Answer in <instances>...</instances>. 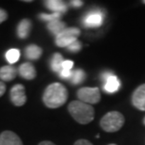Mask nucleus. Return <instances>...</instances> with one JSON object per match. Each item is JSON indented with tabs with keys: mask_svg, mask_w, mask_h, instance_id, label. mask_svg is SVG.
<instances>
[{
	"mask_svg": "<svg viewBox=\"0 0 145 145\" xmlns=\"http://www.w3.org/2000/svg\"><path fill=\"white\" fill-rule=\"evenodd\" d=\"M68 100V91L62 84L52 83L46 87L42 95L43 104L49 108H57Z\"/></svg>",
	"mask_w": 145,
	"mask_h": 145,
	"instance_id": "1",
	"label": "nucleus"
},
{
	"mask_svg": "<svg viewBox=\"0 0 145 145\" xmlns=\"http://www.w3.org/2000/svg\"><path fill=\"white\" fill-rule=\"evenodd\" d=\"M85 78H86L85 72L81 70V69H77V70L72 71L70 81L72 85H79V84H81L85 80Z\"/></svg>",
	"mask_w": 145,
	"mask_h": 145,
	"instance_id": "18",
	"label": "nucleus"
},
{
	"mask_svg": "<svg viewBox=\"0 0 145 145\" xmlns=\"http://www.w3.org/2000/svg\"><path fill=\"white\" fill-rule=\"evenodd\" d=\"M72 117L80 124H87L94 119V109L91 105L81 101H72L68 106Z\"/></svg>",
	"mask_w": 145,
	"mask_h": 145,
	"instance_id": "2",
	"label": "nucleus"
},
{
	"mask_svg": "<svg viewBox=\"0 0 145 145\" xmlns=\"http://www.w3.org/2000/svg\"><path fill=\"white\" fill-rule=\"evenodd\" d=\"M8 14L7 11L5 10H3V8H0V24L5 22L6 20L8 19Z\"/></svg>",
	"mask_w": 145,
	"mask_h": 145,
	"instance_id": "24",
	"label": "nucleus"
},
{
	"mask_svg": "<svg viewBox=\"0 0 145 145\" xmlns=\"http://www.w3.org/2000/svg\"><path fill=\"white\" fill-rule=\"evenodd\" d=\"M74 145H92V143L91 141L87 140H84V138H81V140H78L74 142Z\"/></svg>",
	"mask_w": 145,
	"mask_h": 145,
	"instance_id": "25",
	"label": "nucleus"
},
{
	"mask_svg": "<svg viewBox=\"0 0 145 145\" xmlns=\"http://www.w3.org/2000/svg\"><path fill=\"white\" fill-rule=\"evenodd\" d=\"M144 124H145V119H144Z\"/></svg>",
	"mask_w": 145,
	"mask_h": 145,
	"instance_id": "32",
	"label": "nucleus"
},
{
	"mask_svg": "<svg viewBox=\"0 0 145 145\" xmlns=\"http://www.w3.org/2000/svg\"><path fill=\"white\" fill-rule=\"evenodd\" d=\"M113 74L111 72H103L102 74H101V78H102V80L105 82V81L108 79V78L109 77V76H111Z\"/></svg>",
	"mask_w": 145,
	"mask_h": 145,
	"instance_id": "27",
	"label": "nucleus"
},
{
	"mask_svg": "<svg viewBox=\"0 0 145 145\" xmlns=\"http://www.w3.org/2000/svg\"><path fill=\"white\" fill-rule=\"evenodd\" d=\"M72 71H67V70H61L59 72V77H61L62 79H65V80H67L69 79L70 80V78L72 76Z\"/></svg>",
	"mask_w": 145,
	"mask_h": 145,
	"instance_id": "22",
	"label": "nucleus"
},
{
	"mask_svg": "<svg viewBox=\"0 0 145 145\" xmlns=\"http://www.w3.org/2000/svg\"><path fill=\"white\" fill-rule=\"evenodd\" d=\"M44 6L49 10L57 13H64L68 10V6L63 1L59 0H47L44 2Z\"/></svg>",
	"mask_w": 145,
	"mask_h": 145,
	"instance_id": "12",
	"label": "nucleus"
},
{
	"mask_svg": "<svg viewBox=\"0 0 145 145\" xmlns=\"http://www.w3.org/2000/svg\"><path fill=\"white\" fill-rule=\"evenodd\" d=\"M6 92V85L4 82L0 81V97H2Z\"/></svg>",
	"mask_w": 145,
	"mask_h": 145,
	"instance_id": "28",
	"label": "nucleus"
},
{
	"mask_svg": "<svg viewBox=\"0 0 145 145\" xmlns=\"http://www.w3.org/2000/svg\"><path fill=\"white\" fill-rule=\"evenodd\" d=\"M120 87L121 82L115 74H112L111 76H109L104 84V89L108 93H114L120 89Z\"/></svg>",
	"mask_w": 145,
	"mask_h": 145,
	"instance_id": "14",
	"label": "nucleus"
},
{
	"mask_svg": "<svg viewBox=\"0 0 145 145\" xmlns=\"http://www.w3.org/2000/svg\"><path fill=\"white\" fill-rule=\"evenodd\" d=\"M18 72L20 76L25 80H32L36 77L37 72L34 65L30 62H24L19 66Z\"/></svg>",
	"mask_w": 145,
	"mask_h": 145,
	"instance_id": "10",
	"label": "nucleus"
},
{
	"mask_svg": "<svg viewBox=\"0 0 145 145\" xmlns=\"http://www.w3.org/2000/svg\"><path fill=\"white\" fill-rule=\"evenodd\" d=\"M77 97L81 102L86 103L88 105H93L100 101L101 94L98 88L85 87V88H81L77 91Z\"/></svg>",
	"mask_w": 145,
	"mask_h": 145,
	"instance_id": "5",
	"label": "nucleus"
},
{
	"mask_svg": "<svg viewBox=\"0 0 145 145\" xmlns=\"http://www.w3.org/2000/svg\"><path fill=\"white\" fill-rule=\"evenodd\" d=\"M132 103L135 108L145 111V84L136 89L132 96Z\"/></svg>",
	"mask_w": 145,
	"mask_h": 145,
	"instance_id": "9",
	"label": "nucleus"
},
{
	"mask_svg": "<svg viewBox=\"0 0 145 145\" xmlns=\"http://www.w3.org/2000/svg\"><path fill=\"white\" fill-rule=\"evenodd\" d=\"M124 117L118 111H110L104 116L100 121L101 127L106 132H116L123 127Z\"/></svg>",
	"mask_w": 145,
	"mask_h": 145,
	"instance_id": "3",
	"label": "nucleus"
},
{
	"mask_svg": "<svg viewBox=\"0 0 145 145\" xmlns=\"http://www.w3.org/2000/svg\"><path fill=\"white\" fill-rule=\"evenodd\" d=\"M31 28H32V23L29 19L25 18L22 19L21 21L19 22L18 25H17L16 28V34L18 36L19 39L25 40L29 36Z\"/></svg>",
	"mask_w": 145,
	"mask_h": 145,
	"instance_id": "11",
	"label": "nucleus"
},
{
	"mask_svg": "<svg viewBox=\"0 0 145 145\" xmlns=\"http://www.w3.org/2000/svg\"><path fill=\"white\" fill-rule=\"evenodd\" d=\"M20 51L19 49L17 48H11L10 50H8L6 52V59H7V61L10 63V64H13V63H15L18 61L19 57H20Z\"/></svg>",
	"mask_w": 145,
	"mask_h": 145,
	"instance_id": "19",
	"label": "nucleus"
},
{
	"mask_svg": "<svg viewBox=\"0 0 145 145\" xmlns=\"http://www.w3.org/2000/svg\"><path fill=\"white\" fill-rule=\"evenodd\" d=\"M70 4L72 7H74V8H79L81 6H83V2L80 1V0H72V1L70 2Z\"/></svg>",
	"mask_w": 145,
	"mask_h": 145,
	"instance_id": "26",
	"label": "nucleus"
},
{
	"mask_svg": "<svg viewBox=\"0 0 145 145\" xmlns=\"http://www.w3.org/2000/svg\"><path fill=\"white\" fill-rule=\"evenodd\" d=\"M60 16H61V13H57V12H53L51 14H47V13L39 14V18L42 20V21H46L48 23L56 21V20H59Z\"/></svg>",
	"mask_w": 145,
	"mask_h": 145,
	"instance_id": "20",
	"label": "nucleus"
},
{
	"mask_svg": "<svg viewBox=\"0 0 145 145\" xmlns=\"http://www.w3.org/2000/svg\"><path fill=\"white\" fill-rule=\"evenodd\" d=\"M105 14L100 10H92L87 12L83 17L82 23L86 27H101L104 22Z\"/></svg>",
	"mask_w": 145,
	"mask_h": 145,
	"instance_id": "6",
	"label": "nucleus"
},
{
	"mask_svg": "<svg viewBox=\"0 0 145 145\" xmlns=\"http://www.w3.org/2000/svg\"><path fill=\"white\" fill-rule=\"evenodd\" d=\"M17 70L13 65H5L0 68V79L3 81H11L16 77Z\"/></svg>",
	"mask_w": 145,
	"mask_h": 145,
	"instance_id": "13",
	"label": "nucleus"
},
{
	"mask_svg": "<svg viewBox=\"0 0 145 145\" xmlns=\"http://www.w3.org/2000/svg\"><path fill=\"white\" fill-rule=\"evenodd\" d=\"M109 145H116V144H109Z\"/></svg>",
	"mask_w": 145,
	"mask_h": 145,
	"instance_id": "30",
	"label": "nucleus"
},
{
	"mask_svg": "<svg viewBox=\"0 0 145 145\" xmlns=\"http://www.w3.org/2000/svg\"><path fill=\"white\" fill-rule=\"evenodd\" d=\"M39 145H56V144L53 143L52 141H49V140H43L42 142H40Z\"/></svg>",
	"mask_w": 145,
	"mask_h": 145,
	"instance_id": "29",
	"label": "nucleus"
},
{
	"mask_svg": "<svg viewBox=\"0 0 145 145\" xmlns=\"http://www.w3.org/2000/svg\"><path fill=\"white\" fill-rule=\"evenodd\" d=\"M0 145H24L17 134L10 130H5L0 134Z\"/></svg>",
	"mask_w": 145,
	"mask_h": 145,
	"instance_id": "8",
	"label": "nucleus"
},
{
	"mask_svg": "<svg viewBox=\"0 0 145 145\" xmlns=\"http://www.w3.org/2000/svg\"><path fill=\"white\" fill-rule=\"evenodd\" d=\"M64 61L63 57L61 56V54L59 53H55L52 56L50 59V68L51 70L55 72H60V71L62 70V63Z\"/></svg>",
	"mask_w": 145,
	"mask_h": 145,
	"instance_id": "16",
	"label": "nucleus"
},
{
	"mask_svg": "<svg viewBox=\"0 0 145 145\" xmlns=\"http://www.w3.org/2000/svg\"><path fill=\"white\" fill-rule=\"evenodd\" d=\"M66 28V25L64 22L60 20H56V21L50 22L47 24V29L53 34V35L57 36Z\"/></svg>",
	"mask_w": 145,
	"mask_h": 145,
	"instance_id": "17",
	"label": "nucleus"
},
{
	"mask_svg": "<svg viewBox=\"0 0 145 145\" xmlns=\"http://www.w3.org/2000/svg\"><path fill=\"white\" fill-rule=\"evenodd\" d=\"M72 66H74V61H72V60H64L62 63V70L71 71Z\"/></svg>",
	"mask_w": 145,
	"mask_h": 145,
	"instance_id": "23",
	"label": "nucleus"
},
{
	"mask_svg": "<svg viewBox=\"0 0 145 145\" xmlns=\"http://www.w3.org/2000/svg\"><path fill=\"white\" fill-rule=\"evenodd\" d=\"M67 50L69 52H72V53H77V52H79L81 50V48H82V44H81V42H79L78 40H74V42H72L70 45H68L67 47Z\"/></svg>",
	"mask_w": 145,
	"mask_h": 145,
	"instance_id": "21",
	"label": "nucleus"
},
{
	"mask_svg": "<svg viewBox=\"0 0 145 145\" xmlns=\"http://www.w3.org/2000/svg\"><path fill=\"white\" fill-rule=\"evenodd\" d=\"M10 98L12 105L15 106H23L27 103V95L24 85L16 84L10 89Z\"/></svg>",
	"mask_w": 145,
	"mask_h": 145,
	"instance_id": "7",
	"label": "nucleus"
},
{
	"mask_svg": "<svg viewBox=\"0 0 145 145\" xmlns=\"http://www.w3.org/2000/svg\"><path fill=\"white\" fill-rule=\"evenodd\" d=\"M42 54V49L36 44L27 45L25 49V56L30 60L39 59Z\"/></svg>",
	"mask_w": 145,
	"mask_h": 145,
	"instance_id": "15",
	"label": "nucleus"
},
{
	"mask_svg": "<svg viewBox=\"0 0 145 145\" xmlns=\"http://www.w3.org/2000/svg\"><path fill=\"white\" fill-rule=\"evenodd\" d=\"M143 3H144V4H145V0H144V1H143Z\"/></svg>",
	"mask_w": 145,
	"mask_h": 145,
	"instance_id": "31",
	"label": "nucleus"
},
{
	"mask_svg": "<svg viewBox=\"0 0 145 145\" xmlns=\"http://www.w3.org/2000/svg\"><path fill=\"white\" fill-rule=\"evenodd\" d=\"M80 35V29L77 27H66L61 33L56 36V44L59 47H67L72 42L77 40Z\"/></svg>",
	"mask_w": 145,
	"mask_h": 145,
	"instance_id": "4",
	"label": "nucleus"
}]
</instances>
